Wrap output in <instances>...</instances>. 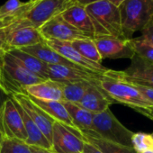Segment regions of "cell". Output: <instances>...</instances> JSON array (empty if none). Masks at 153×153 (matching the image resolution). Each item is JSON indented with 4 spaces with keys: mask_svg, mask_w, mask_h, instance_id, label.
<instances>
[{
    "mask_svg": "<svg viewBox=\"0 0 153 153\" xmlns=\"http://www.w3.org/2000/svg\"><path fill=\"white\" fill-rule=\"evenodd\" d=\"M94 83L114 103L127 105L139 113L153 107V103L145 98L134 84L121 78L117 70L108 68L97 76Z\"/></svg>",
    "mask_w": 153,
    "mask_h": 153,
    "instance_id": "1",
    "label": "cell"
},
{
    "mask_svg": "<svg viewBox=\"0 0 153 153\" xmlns=\"http://www.w3.org/2000/svg\"><path fill=\"white\" fill-rule=\"evenodd\" d=\"M0 76L10 97L14 94L25 93V88L46 80L24 68L8 52L0 57Z\"/></svg>",
    "mask_w": 153,
    "mask_h": 153,
    "instance_id": "2",
    "label": "cell"
},
{
    "mask_svg": "<svg viewBox=\"0 0 153 153\" xmlns=\"http://www.w3.org/2000/svg\"><path fill=\"white\" fill-rule=\"evenodd\" d=\"M86 10L94 25L96 37L113 36L126 40L123 33L119 8L110 1L104 0L88 5Z\"/></svg>",
    "mask_w": 153,
    "mask_h": 153,
    "instance_id": "3",
    "label": "cell"
},
{
    "mask_svg": "<svg viewBox=\"0 0 153 153\" xmlns=\"http://www.w3.org/2000/svg\"><path fill=\"white\" fill-rule=\"evenodd\" d=\"M123 36L126 40L133 38V34L141 31L153 16L151 0H125L119 7Z\"/></svg>",
    "mask_w": 153,
    "mask_h": 153,
    "instance_id": "4",
    "label": "cell"
},
{
    "mask_svg": "<svg viewBox=\"0 0 153 153\" xmlns=\"http://www.w3.org/2000/svg\"><path fill=\"white\" fill-rule=\"evenodd\" d=\"M92 131L103 140L132 148L131 137L133 132L121 123L109 108L94 114Z\"/></svg>",
    "mask_w": 153,
    "mask_h": 153,
    "instance_id": "5",
    "label": "cell"
},
{
    "mask_svg": "<svg viewBox=\"0 0 153 153\" xmlns=\"http://www.w3.org/2000/svg\"><path fill=\"white\" fill-rule=\"evenodd\" d=\"M73 4L75 0H39L32 3L24 17L31 26L39 29L51 18L61 15Z\"/></svg>",
    "mask_w": 153,
    "mask_h": 153,
    "instance_id": "6",
    "label": "cell"
},
{
    "mask_svg": "<svg viewBox=\"0 0 153 153\" xmlns=\"http://www.w3.org/2000/svg\"><path fill=\"white\" fill-rule=\"evenodd\" d=\"M85 140L81 133L55 122L52 127L51 149L54 153H82Z\"/></svg>",
    "mask_w": 153,
    "mask_h": 153,
    "instance_id": "7",
    "label": "cell"
},
{
    "mask_svg": "<svg viewBox=\"0 0 153 153\" xmlns=\"http://www.w3.org/2000/svg\"><path fill=\"white\" fill-rule=\"evenodd\" d=\"M32 6L31 2L7 0L0 7V32L5 35L19 27L31 26L25 19V14Z\"/></svg>",
    "mask_w": 153,
    "mask_h": 153,
    "instance_id": "8",
    "label": "cell"
},
{
    "mask_svg": "<svg viewBox=\"0 0 153 153\" xmlns=\"http://www.w3.org/2000/svg\"><path fill=\"white\" fill-rule=\"evenodd\" d=\"M39 32L44 41H59L72 42L76 40L88 38L81 32L69 25L61 15L57 16L39 28ZM91 39V38H90Z\"/></svg>",
    "mask_w": 153,
    "mask_h": 153,
    "instance_id": "9",
    "label": "cell"
},
{
    "mask_svg": "<svg viewBox=\"0 0 153 153\" xmlns=\"http://www.w3.org/2000/svg\"><path fill=\"white\" fill-rule=\"evenodd\" d=\"M0 130L6 138H16L24 141L27 140L22 117L11 97L5 103L0 114Z\"/></svg>",
    "mask_w": 153,
    "mask_h": 153,
    "instance_id": "10",
    "label": "cell"
},
{
    "mask_svg": "<svg viewBox=\"0 0 153 153\" xmlns=\"http://www.w3.org/2000/svg\"><path fill=\"white\" fill-rule=\"evenodd\" d=\"M117 73L128 82L153 89V64L136 54L131 59L130 66Z\"/></svg>",
    "mask_w": 153,
    "mask_h": 153,
    "instance_id": "11",
    "label": "cell"
},
{
    "mask_svg": "<svg viewBox=\"0 0 153 153\" xmlns=\"http://www.w3.org/2000/svg\"><path fill=\"white\" fill-rule=\"evenodd\" d=\"M93 40L102 59H131L135 55L130 40H123L113 36H99L94 38Z\"/></svg>",
    "mask_w": 153,
    "mask_h": 153,
    "instance_id": "12",
    "label": "cell"
},
{
    "mask_svg": "<svg viewBox=\"0 0 153 153\" xmlns=\"http://www.w3.org/2000/svg\"><path fill=\"white\" fill-rule=\"evenodd\" d=\"M25 110L28 116L41 130L49 142H51L52 127L55 121L50 117L45 112H43L38 105H36L25 93H18L11 96Z\"/></svg>",
    "mask_w": 153,
    "mask_h": 153,
    "instance_id": "13",
    "label": "cell"
},
{
    "mask_svg": "<svg viewBox=\"0 0 153 153\" xmlns=\"http://www.w3.org/2000/svg\"><path fill=\"white\" fill-rule=\"evenodd\" d=\"M44 42L48 46L52 48L54 51H56L65 59H67L68 60H69L70 62H72L78 67H80L84 69L96 73H103L108 69L105 67H104L102 64L96 63L94 61L86 59L71 45L70 42L51 41V40L44 41Z\"/></svg>",
    "mask_w": 153,
    "mask_h": 153,
    "instance_id": "14",
    "label": "cell"
},
{
    "mask_svg": "<svg viewBox=\"0 0 153 153\" xmlns=\"http://www.w3.org/2000/svg\"><path fill=\"white\" fill-rule=\"evenodd\" d=\"M44 42L39 29L33 26H24L16 28L5 36V52L15 49H23L38 43Z\"/></svg>",
    "mask_w": 153,
    "mask_h": 153,
    "instance_id": "15",
    "label": "cell"
},
{
    "mask_svg": "<svg viewBox=\"0 0 153 153\" xmlns=\"http://www.w3.org/2000/svg\"><path fill=\"white\" fill-rule=\"evenodd\" d=\"M100 73L76 68L65 65H48V79L59 83L93 81Z\"/></svg>",
    "mask_w": 153,
    "mask_h": 153,
    "instance_id": "16",
    "label": "cell"
},
{
    "mask_svg": "<svg viewBox=\"0 0 153 153\" xmlns=\"http://www.w3.org/2000/svg\"><path fill=\"white\" fill-rule=\"evenodd\" d=\"M61 16L69 25L81 32L87 37L91 39L96 37L95 27L86 10V7L75 3L68 7L61 14Z\"/></svg>",
    "mask_w": 153,
    "mask_h": 153,
    "instance_id": "17",
    "label": "cell"
},
{
    "mask_svg": "<svg viewBox=\"0 0 153 153\" xmlns=\"http://www.w3.org/2000/svg\"><path fill=\"white\" fill-rule=\"evenodd\" d=\"M112 104H114V102L94 83L93 80L82 99L76 105L95 114L105 111Z\"/></svg>",
    "mask_w": 153,
    "mask_h": 153,
    "instance_id": "18",
    "label": "cell"
},
{
    "mask_svg": "<svg viewBox=\"0 0 153 153\" xmlns=\"http://www.w3.org/2000/svg\"><path fill=\"white\" fill-rule=\"evenodd\" d=\"M62 88V83H59L51 79H46L35 85L25 88V91L28 96H31L37 99L63 102Z\"/></svg>",
    "mask_w": 153,
    "mask_h": 153,
    "instance_id": "19",
    "label": "cell"
},
{
    "mask_svg": "<svg viewBox=\"0 0 153 153\" xmlns=\"http://www.w3.org/2000/svg\"><path fill=\"white\" fill-rule=\"evenodd\" d=\"M20 50L36 57L37 59H39L40 60H42L47 65H65V66H68V67H72L76 68L84 69L80 67H78L76 65L73 64L67 59H65L63 56H61L52 48L48 46L45 43V42L33 45V46L25 47Z\"/></svg>",
    "mask_w": 153,
    "mask_h": 153,
    "instance_id": "20",
    "label": "cell"
},
{
    "mask_svg": "<svg viewBox=\"0 0 153 153\" xmlns=\"http://www.w3.org/2000/svg\"><path fill=\"white\" fill-rule=\"evenodd\" d=\"M11 99H12L15 106L17 108L19 114L22 117V120H23L25 129V131L27 134V140L25 142L30 146H36V147H40V148L51 149V143L46 139V137L43 135V133L41 131V130L33 122V120L28 116V114L25 112V110L22 108V106L13 97H11Z\"/></svg>",
    "mask_w": 153,
    "mask_h": 153,
    "instance_id": "21",
    "label": "cell"
},
{
    "mask_svg": "<svg viewBox=\"0 0 153 153\" xmlns=\"http://www.w3.org/2000/svg\"><path fill=\"white\" fill-rule=\"evenodd\" d=\"M30 99L38 105L43 112H45L50 117H51L55 122H59L70 129L76 130L73 125L71 118L65 108L63 102L61 101H47V100H41L34 98L31 96H28ZM79 131V130H76Z\"/></svg>",
    "mask_w": 153,
    "mask_h": 153,
    "instance_id": "22",
    "label": "cell"
},
{
    "mask_svg": "<svg viewBox=\"0 0 153 153\" xmlns=\"http://www.w3.org/2000/svg\"><path fill=\"white\" fill-rule=\"evenodd\" d=\"M65 108L67 109L73 125L76 130H79V132L82 134L89 133L92 131V124H93V118L94 114L84 109L83 107L79 106L75 103L70 102H63Z\"/></svg>",
    "mask_w": 153,
    "mask_h": 153,
    "instance_id": "23",
    "label": "cell"
},
{
    "mask_svg": "<svg viewBox=\"0 0 153 153\" xmlns=\"http://www.w3.org/2000/svg\"><path fill=\"white\" fill-rule=\"evenodd\" d=\"M7 52L11 54L13 57H15L24 68H25L32 73L41 76L43 79H49L48 65L40 60L39 59H37L36 57L18 49L11 50Z\"/></svg>",
    "mask_w": 153,
    "mask_h": 153,
    "instance_id": "24",
    "label": "cell"
},
{
    "mask_svg": "<svg viewBox=\"0 0 153 153\" xmlns=\"http://www.w3.org/2000/svg\"><path fill=\"white\" fill-rule=\"evenodd\" d=\"M92 82L93 81H79L63 84V102L78 104L82 99Z\"/></svg>",
    "mask_w": 153,
    "mask_h": 153,
    "instance_id": "25",
    "label": "cell"
},
{
    "mask_svg": "<svg viewBox=\"0 0 153 153\" xmlns=\"http://www.w3.org/2000/svg\"><path fill=\"white\" fill-rule=\"evenodd\" d=\"M83 140L97 148L103 153H136L132 148L125 147L103 140L97 136L82 135Z\"/></svg>",
    "mask_w": 153,
    "mask_h": 153,
    "instance_id": "26",
    "label": "cell"
},
{
    "mask_svg": "<svg viewBox=\"0 0 153 153\" xmlns=\"http://www.w3.org/2000/svg\"><path fill=\"white\" fill-rule=\"evenodd\" d=\"M70 43L86 59H88L91 61H94L96 63L102 64L101 62L103 59L98 52V50H97L93 39L84 38V39L76 40Z\"/></svg>",
    "mask_w": 153,
    "mask_h": 153,
    "instance_id": "27",
    "label": "cell"
},
{
    "mask_svg": "<svg viewBox=\"0 0 153 153\" xmlns=\"http://www.w3.org/2000/svg\"><path fill=\"white\" fill-rule=\"evenodd\" d=\"M0 153H32L31 147L25 141L16 138H4Z\"/></svg>",
    "mask_w": 153,
    "mask_h": 153,
    "instance_id": "28",
    "label": "cell"
},
{
    "mask_svg": "<svg viewBox=\"0 0 153 153\" xmlns=\"http://www.w3.org/2000/svg\"><path fill=\"white\" fill-rule=\"evenodd\" d=\"M132 149L136 153H142L153 150V136L145 132H133L131 137Z\"/></svg>",
    "mask_w": 153,
    "mask_h": 153,
    "instance_id": "29",
    "label": "cell"
},
{
    "mask_svg": "<svg viewBox=\"0 0 153 153\" xmlns=\"http://www.w3.org/2000/svg\"><path fill=\"white\" fill-rule=\"evenodd\" d=\"M130 42L136 55L153 64V46L151 44L140 37L132 38L130 40Z\"/></svg>",
    "mask_w": 153,
    "mask_h": 153,
    "instance_id": "30",
    "label": "cell"
},
{
    "mask_svg": "<svg viewBox=\"0 0 153 153\" xmlns=\"http://www.w3.org/2000/svg\"><path fill=\"white\" fill-rule=\"evenodd\" d=\"M141 35L140 36L142 40L153 46V16L150 17L146 25L142 28Z\"/></svg>",
    "mask_w": 153,
    "mask_h": 153,
    "instance_id": "31",
    "label": "cell"
},
{
    "mask_svg": "<svg viewBox=\"0 0 153 153\" xmlns=\"http://www.w3.org/2000/svg\"><path fill=\"white\" fill-rule=\"evenodd\" d=\"M9 97H10V96L7 92V90L3 85V82L1 80V76H0V114H1V112H2L5 103L7 102V100Z\"/></svg>",
    "mask_w": 153,
    "mask_h": 153,
    "instance_id": "32",
    "label": "cell"
},
{
    "mask_svg": "<svg viewBox=\"0 0 153 153\" xmlns=\"http://www.w3.org/2000/svg\"><path fill=\"white\" fill-rule=\"evenodd\" d=\"M135 87L145 98H147L149 101L153 103V89L144 88V87H141V86H139V85H135Z\"/></svg>",
    "mask_w": 153,
    "mask_h": 153,
    "instance_id": "33",
    "label": "cell"
},
{
    "mask_svg": "<svg viewBox=\"0 0 153 153\" xmlns=\"http://www.w3.org/2000/svg\"><path fill=\"white\" fill-rule=\"evenodd\" d=\"M82 153H103V152L100 151L97 148H96L92 144L85 141V145H84V149H83Z\"/></svg>",
    "mask_w": 153,
    "mask_h": 153,
    "instance_id": "34",
    "label": "cell"
},
{
    "mask_svg": "<svg viewBox=\"0 0 153 153\" xmlns=\"http://www.w3.org/2000/svg\"><path fill=\"white\" fill-rule=\"evenodd\" d=\"M30 147H31L32 153H54L51 149H47L36 146H30Z\"/></svg>",
    "mask_w": 153,
    "mask_h": 153,
    "instance_id": "35",
    "label": "cell"
},
{
    "mask_svg": "<svg viewBox=\"0 0 153 153\" xmlns=\"http://www.w3.org/2000/svg\"><path fill=\"white\" fill-rule=\"evenodd\" d=\"M100 1H104V0H75V3L87 7L88 5H91V4H94L97 2H100Z\"/></svg>",
    "mask_w": 153,
    "mask_h": 153,
    "instance_id": "36",
    "label": "cell"
},
{
    "mask_svg": "<svg viewBox=\"0 0 153 153\" xmlns=\"http://www.w3.org/2000/svg\"><path fill=\"white\" fill-rule=\"evenodd\" d=\"M5 33L0 32V57H1L4 53H5V49H4V45H5Z\"/></svg>",
    "mask_w": 153,
    "mask_h": 153,
    "instance_id": "37",
    "label": "cell"
},
{
    "mask_svg": "<svg viewBox=\"0 0 153 153\" xmlns=\"http://www.w3.org/2000/svg\"><path fill=\"white\" fill-rule=\"evenodd\" d=\"M140 113L142 114L143 115L149 117V119L153 120V107L149 108V109H147V110H142V111H140Z\"/></svg>",
    "mask_w": 153,
    "mask_h": 153,
    "instance_id": "38",
    "label": "cell"
},
{
    "mask_svg": "<svg viewBox=\"0 0 153 153\" xmlns=\"http://www.w3.org/2000/svg\"><path fill=\"white\" fill-rule=\"evenodd\" d=\"M108 1H110L113 5H114L115 7H119L123 1H125V0H108Z\"/></svg>",
    "mask_w": 153,
    "mask_h": 153,
    "instance_id": "39",
    "label": "cell"
},
{
    "mask_svg": "<svg viewBox=\"0 0 153 153\" xmlns=\"http://www.w3.org/2000/svg\"><path fill=\"white\" fill-rule=\"evenodd\" d=\"M4 138H5V136H4L3 132L1 131V130H0V149H1V145H2V142L4 140Z\"/></svg>",
    "mask_w": 153,
    "mask_h": 153,
    "instance_id": "40",
    "label": "cell"
},
{
    "mask_svg": "<svg viewBox=\"0 0 153 153\" xmlns=\"http://www.w3.org/2000/svg\"><path fill=\"white\" fill-rule=\"evenodd\" d=\"M37 1H39V0H29V2H31V3H35Z\"/></svg>",
    "mask_w": 153,
    "mask_h": 153,
    "instance_id": "41",
    "label": "cell"
},
{
    "mask_svg": "<svg viewBox=\"0 0 153 153\" xmlns=\"http://www.w3.org/2000/svg\"><path fill=\"white\" fill-rule=\"evenodd\" d=\"M142 153H153V150H149V151H146V152H142Z\"/></svg>",
    "mask_w": 153,
    "mask_h": 153,
    "instance_id": "42",
    "label": "cell"
},
{
    "mask_svg": "<svg viewBox=\"0 0 153 153\" xmlns=\"http://www.w3.org/2000/svg\"><path fill=\"white\" fill-rule=\"evenodd\" d=\"M151 1H152V3H153V0H151Z\"/></svg>",
    "mask_w": 153,
    "mask_h": 153,
    "instance_id": "43",
    "label": "cell"
},
{
    "mask_svg": "<svg viewBox=\"0 0 153 153\" xmlns=\"http://www.w3.org/2000/svg\"><path fill=\"white\" fill-rule=\"evenodd\" d=\"M152 136H153V133H152Z\"/></svg>",
    "mask_w": 153,
    "mask_h": 153,
    "instance_id": "44",
    "label": "cell"
}]
</instances>
